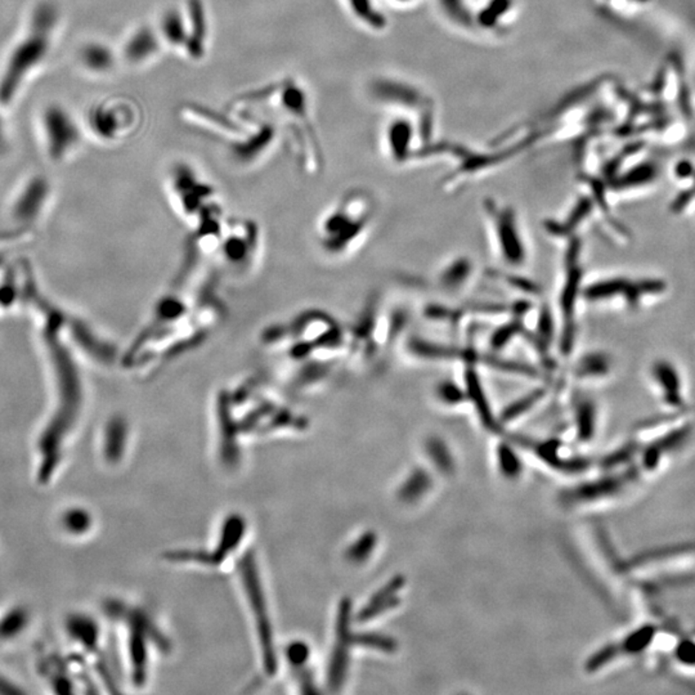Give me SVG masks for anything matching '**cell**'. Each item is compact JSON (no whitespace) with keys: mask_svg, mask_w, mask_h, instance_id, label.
Masks as SVG:
<instances>
[{"mask_svg":"<svg viewBox=\"0 0 695 695\" xmlns=\"http://www.w3.org/2000/svg\"><path fill=\"white\" fill-rule=\"evenodd\" d=\"M261 344L275 358L277 374L293 392L329 383L336 369L347 363V327L321 309L303 310L270 324L262 332Z\"/></svg>","mask_w":695,"mask_h":695,"instance_id":"cell-1","label":"cell"},{"mask_svg":"<svg viewBox=\"0 0 695 695\" xmlns=\"http://www.w3.org/2000/svg\"><path fill=\"white\" fill-rule=\"evenodd\" d=\"M227 318V307L218 293L210 295L184 321L155 330H144L133 350L138 369L155 371L162 364L204 346Z\"/></svg>","mask_w":695,"mask_h":695,"instance_id":"cell-2","label":"cell"},{"mask_svg":"<svg viewBox=\"0 0 695 695\" xmlns=\"http://www.w3.org/2000/svg\"><path fill=\"white\" fill-rule=\"evenodd\" d=\"M623 572L632 577V585L640 592L649 612H654V599L668 589L695 582V543L660 545L634 555L623 563Z\"/></svg>","mask_w":695,"mask_h":695,"instance_id":"cell-3","label":"cell"},{"mask_svg":"<svg viewBox=\"0 0 695 695\" xmlns=\"http://www.w3.org/2000/svg\"><path fill=\"white\" fill-rule=\"evenodd\" d=\"M374 221L375 207L370 196L352 191L322 213L316 224V242L322 254L343 261L363 246Z\"/></svg>","mask_w":695,"mask_h":695,"instance_id":"cell-4","label":"cell"},{"mask_svg":"<svg viewBox=\"0 0 695 695\" xmlns=\"http://www.w3.org/2000/svg\"><path fill=\"white\" fill-rule=\"evenodd\" d=\"M669 294L671 282L665 276L655 273H615L585 282L582 301L591 306L611 308L635 315L660 306L668 301Z\"/></svg>","mask_w":695,"mask_h":695,"instance_id":"cell-5","label":"cell"},{"mask_svg":"<svg viewBox=\"0 0 695 695\" xmlns=\"http://www.w3.org/2000/svg\"><path fill=\"white\" fill-rule=\"evenodd\" d=\"M57 22L59 11L56 5L50 2H42L36 5L28 33L11 53L0 76V104H11L28 73L45 59Z\"/></svg>","mask_w":695,"mask_h":695,"instance_id":"cell-6","label":"cell"},{"mask_svg":"<svg viewBox=\"0 0 695 695\" xmlns=\"http://www.w3.org/2000/svg\"><path fill=\"white\" fill-rule=\"evenodd\" d=\"M168 195L176 216L191 230L215 216L226 215L215 184L187 164L174 165L168 181Z\"/></svg>","mask_w":695,"mask_h":695,"instance_id":"cell-7","label":"cell"},{"mask_svg":"<svg viewBox=\"0 0 695 695\" xmlns=\"http://www.w3.org/2000/svg\"><path fill=\"white\" fill-rule=\"evenodd\" d=\"M564 242L562 284L558 294L557 347L562 357L569 358L574 355L577 341L578 312L580 303H583L585 269L582 264L583 244L580 236H574Z\"/></svg>","mask_w":695,"mask_h":695,"instance_id":"cell-8","label":"cell"},{"mask_svg":"<svg viewBox=\"0 0 695 695\" xmlns=\"http://www.w3.org/2000/svg\"><path fill=\"white\" fill-rule=\"evenodd\" d=\"M262 253L261 226L250 218H228L213 261L228 275L246 277L258 268Z\"/></svg>","mask_w":695,"mask_h":695,"instance_id":"cell-9","label":"cell"},{"mask_svg":"<svg viewBox=\"0 0 695 695\" xmlns=\"http://www.w3.org/2000/svg\"><path fill=\"white\" fill-rule=\"evenodd\" d=\"M645 380L662 414L691 412V379L679 361L669 355L653 358L646 366Z\"/></svg>","mask_w":695,"mask_h":695,"instance_id":"cell-10","label":"cell"},{"mask_svg":"<svg viewBox=\"0 0 695 695\" xmlns=\"http://www.w3.org/2000/svg\"><path fill=\"white\" fill-rule=\"evenodd\" d=\"M483 209L500 261L511 270L526 267L528 245L517 210L510 205L497 204L495 200L484 201Z\"/></svg>","mask_w":695,"mask_h":695,"instance_id":"cell-11","label":"cell"},{"mask_svg":"<svg viewBox=\"0 0 695 695\" xmlns=\"http://www.w3.org/2000/svg\"><path fill=\"white\" fill-rule=\"evenodd\" d=\"M240 574L242 583L246 590L250 600L253 614L255 617L258 628L259 640H261L262 655H263L264 668L268 675H275L277 671V660H276L275 645H273V631L268 615L266 597L262 589L259 574L256 571V563L253 552L245 555L240 562Z\"/></svg>","mask_w":695,"mask_h":695,"instance_id":"cell-12","label":"cell"},{"mask_svg":"<svg viewBox=\"0 0 695 695\" xmlns=\"http://www.w3.org/2000/svg\"><path fill=\"white\" fill-rule=\"evenodd\" d=\"M245 528H246V524L241 515H230L224 521L221 540H219L218 548L215 551L170 552L167 558L170 560H176V562H195L205 564V566H219L233 550L240 545L245 535Z\"/></svg>","mask_w":695,"mask_h":695,"instance_id":"cell-13","label":"cell"},{"mask_svg":"<svg viewBox=\"0 0 695 695\" xmlns=\"http://www.w3.org/2000/svg\"><path fill=\"white\" fill-rule=\"evenodd\" d=\"M43 125H44L48 148L53 158L59 159L66 155L81 139L78 125L73 121L70 113L56 105L47 107L43 113Z\"/></svg>","mask_w":695,"mask_h":695,"instance_id":"cell-14","label":"cell"},{"mask_svg":"<svg viewBox=\"0 0 695 695\" xmlns=\"http://www.w3.org/2000/svg\"><path fill=\"white\" fill-rule=\"evenodd\" d=\"M215 415L218 418L219 433H221V456L226 465L233 466L240 458L238 449V418L235 416V406L230 400V389H219L215 395Z\"/></svg>","mask_w":695,"mask_h":695,"instance_id":"cell-15","label":"cell"},{"mask_svg":"<svg viewBox=\"0 0 695 695\" xmlns=\"http://www.w3.org/2000/svg\"><path fill=\"white\" fill-rule=\"evenodd\" d=\"M350 613L352 605L349 600H343L339 608L338 623H336V644L327 671V683L330 688H340L347 677L348 660H349L352 644V629H350Z\"/></svg>","mask_w":695,"mask_h":695,"instance_id":"cell-16","label":"cell"},{"mask_svg":"<svg viewBox=\"0 0 695 695\" xmlns=\"http://www.w3.org/2000/svg\"><path fill=\"white\" fill-rule=\"evenodd\" d=\"M617 371V361L605 349H590L581 353L571 369V376L580 384H603Z\"/></svg>","mask_w":695,"mask_h":695,"instance_id":"cell-17","label":"cell"},{"mask_svg":"<svg viewBox=\"0 0 695 695\" xmlns=\"http://www.w3.org/2000/svg\"><path fill=\"white\" fill-rule=\"evenodd\" d=\"M477 273L474 261L468 255H457L449 259L438 270L435 285L444 295L460 296L469 289Z\"/></svg>","mask_w":695,"mask_h":695,"instance_id":"cell-18","label":"cell"},{"mask_svg":"<svg viewBox=\"0 0 695 695\" xmlns=\"http://www.w3.org/2000/svg\"><path fill=\"white\" fill-rule=\"evenodd\" d=\"M672 178L676 193L668 202V213L677 218L695 219V164L683 160L675 165Z\"/></svg>","mask_w":695,"mask_h":695,"instance_id":"cell-19","label":"cell"},{"mask_svg":"<svg viewBox=\"0 0 695 695\" xmlns=\"http://www.w3.org/2000/svg\"><path fill=\"white\" fill-rule=\"evenodd\" d=\"M463 386L469 404H472V409L477 412L484 428L497 432L500 428V420L492 411L491 402H489L488 394H487L483 380H481L480 370L477 367L464 366Z\"/></svg>","mask_w":695,"mask_h":695,"instance_id":"cell-20","label":"cell"},{"mask_svg":"<svg viewBox=\"0 0 695 695\" xmlns=\"http://www.w3.org/2000/svg\"><path fill=\"white\" fill-rule=\"evenodd\" d=\"M595 213V205L590 196L578 199L577 202L569 210L568 215L563 219H549L543 222V228L550 238L555 240L566 241L577 236L581 228L585 226Z\"/></svg>","mask_w":695,"mask_h":695,"instance_id":"cell-21","label":"cell"},{"mask_svg":"<svg viewBox=\"0 0 695 695\" xmlns=\"http://www.w3.org/2000/svg\"><path fill=\"white\" fill-rule=\"evenodd\" d=\"M574 409L578 440L591 441L599 426L600 412L597 401L588 395H578Z\"/></svg>","mask_w":695,"mask_h":695,"instance_id":"cell-22","label":"cell"},{"mask_svg":"<svg viewBox=\"0 0 695 695\" xmlns=\"http://www.w3.org/2000/svg\"><path fill=\"white\" fill-rule=\"evenodd\" d=\"M190 28H188V38L186 50L192 59H201L205 52V39L207 35V22L205 16L204 5L201 0H191L190 5Z\"/></svg>","mask_w":695,"mask_h":695,"instance_id":"cell-23","label":"cell"},{"mask_svg":"<svg viewBox=\"0 0 695 695\" xmlns=\"http://www.w3.org/2000/svg\"><path fill=\"white\" fill-rule=\"evenodd\" d=\"M159 50L155 34L147 27L139 28L130 36L124 47V56L130 64H141L151 59Z\"/></svg>","mask_w":695,"mask_h":695,"instance_id":"cell-24","label":"cell"},{"mask_svg":"<svg viewBox=\"0 0 695 695\" xmlns=\"http://www.w3.org/2000/svg\"><path fill=\"white\" fill-rule=\"evenodd\" d=\"M546 395H548L546 386L535 387V388L529 390L528 393L521 395L518 400L512 401L508 407H505L504 411L501 412L498 420H500V423L505 424L518 420L521 416L529 414L535 406H538L541 402L545 400Z\"/></svg>","mask_w":695,"mask_h":695,"instance_id":"cell-25","label":"cell"},{"mask_svg":"<svg viewBox=\"0 0 695 695\" xmlns=\"http://www.w3.org/2000/svg\"><path fill=\"white\" fill-rule=\"evenodd\" d=\"M527 330L528 329H527L526 324L519 318L510 317L509 320L497 324L495 332L489 336V350L501 355L517 339L523 338Z\"/></svg>","mask_w":695,"mask_h":695,"instance_id":"cell-26","label":"cell"},{"mask_svg":"<svg viewBox=\"0 0 695 695\" xmlns=\"http://www.w3.org/2000/svg\"><path fill=\"white\" fill-rule=\"evenodd\" d=\"M402 586H403V580H401V578L390 581L388 585L384 586V589L379 591L378 594H375L369 604L362 609V612L358 614V620L362 621V622L372 620V618L378 617L383 612L393 608L398 603L397 597H394L395 591H398Z\"/></svg>","mask_w":695,"mask_h":695,"instance_id":"cell-27","label":"cell"},{"mask_svg":"<svg viewBox=\"0 0 695 695\" xmlns=\"http://www.w3.org/2000/svg\"><path fill=\"white\" fill-rule=\"evenodd\" d=\"M90 124L92 130L101 138L113 139L121 132L122 121L121 113L116 108L99 106L94 108L90 116Z\"/></svg>","mask_w":695,"mask_h":695,"instance_id":"cell-28","label":"cell"},{"mask_svg":"<svg viewBox=\"0 0 695 695\" xmlns=\"http://www.w3.org/2000/svg\"><path fill=\"white\" fill-rule=\"evenodd\" d=\"M81 61L88 70L93 73H107L115 64V57L107 45L90 43L85 45L81 52Z\"/></svg>","mask_w":695,"mask_h":695,"instance_id":"cell-29","label":"cell"},{"mask_svg":"<svg viewBox=\"0 0 695 695\" xmlns=\"http://www.w3.org/2000/svg\"><path fill=\"white\" fill-rule=\"evenodd\" d=\"M488 275L489 277L494 278L497 282H504L503 285H505L508 289L519 293V294L524 295V298L534 301V299L541 298V295H543V289H541L540 285L528 280L527 277H523V276L510 272H498V270H491Z\"/></svg>","mask_w":695,"mask_h":695,"instance_id":"cell-30","label":"cell"},{"mask_svg":"<svg viewBox=\"0 0 695 695\" xmlns=\"http://www.w3.org/2000/svg\"><path fill=\"white\" fill-rule=\"evenodd\" d=\"M187 21L182 17L181 12L172 10L168 11L161 20V31L164 38L174 47H186L188 38Z\"/></svg>","mask_w":695,"mask_h":695,"instance_id":"cell-31","label":"cell"},{"mask_svg":"<svg viewBox=\"0 0 695 695\" xmlns=\"http://www.w3.org/2000/svg\"><path fill=\"white\" fill-rule=\"evenodd\" d=\"M434 395L441 404L446 407H460L464 404H469L468 397H466L465 389L463 384L456 383L454 380H441L435 386Z\"/></svg>","mask_w":695,"mask_h":695,"instance_id":"cell-32","label":"cell"},{"mask_svg":"<svg viewBox=\"0 0 695 695\" xmlns=\"http://www.w3.org/2000/svg\"><path fill=\"white\" fill-rule=\"evenodd\" d=\"M376 545V535L366 534L358 538L357 543H353L347 551L348 560L352 563L364 562L371 554Z\"/></svg>","mask_w":695,"mask_h":695,"instance_id":"cell-33","label":"cell"},{"mask_svg":"<svg viewBox=\"0 0 695 695\" xmlns=\"http://www.w3.org/2000/svg\"><path fill=\"white\" fill-rule=\"evenodd\" d=\"M429 487V478L426 472H416L404 484L401 491V497L406 501H412L420 497Z\"/></svg>","mask_w":695,"mask_h":695,"instance_id":"cell-34","label":"cell"},{"mask_svg":"<svg viewBox=\"0 0 695 695\" xmlns=\"http://www.w3.org/2000/svg\"><path fill=\"white\" fill-rule=\"evenodd\" d=\"M353 645L367 646V648L379 649V651L393 652L395 644L390 637L381 636L376 634H352Z\"/></svg>","mask_w":695,"mask_h":695,"instance_id":"cell-35","label":"cell"},{"mask_svg":"<svg viewBox=\"0 0 695 695\" xmlns=\"http://www.w3.org/2000/svg\"><path fill=\"white\" fill-rule=\"evenodd\" d=\"M498 460H500L501 470L509 477H514L520 472V464L517 455L506 444H503L498 449Z\"/></svg>","mask_w":695,"mask_h":695,"instance_id":"cell-36","label":"cell"},{"mask_svg":"<svg viewBox=\"0 0 695 695\" xmlns=\"http://www.w3.org/2000/svg\"><path fill=\"white\" fill-rule=\"evenodd\" d=\"M286 655L287 660H289L293 668H303V666H306L308 658H309V646L303 642L292 643L287 646Z\"/></svg>","mask_w":695,"mask_h":695,"instance_id":"cell-37","label":"cell"},{"mask_svg":"<svg viewBox=\"0 0 695 695\" xmlns=\"http://www.w3.org/2000/svg\"><path fill=\"white\" fill-rule=\"evenodd\" d=\"M428 451L441 468H449L451 457H449V451H447V447L444 446L443 441L437 440V438H433V440L429 441Z\"/></svg>","mask_w":695,"mask_h":695,"instance_id":"cell-38","label":"cell"},{"mask_svg":"<svg viewBox=\"0 0 695 695\" xmlns=\"http://www.w3.org/2000/svg\"><path fill=\"white\" fill-rule=\"evenodd\" d=\"M4 148H5L4 127H3L2 118H0V151L4 150Z\"/></svg>","mask_w":695,"mask_h":695,"instance_id":"cell-39","label":"cell"},{"mask_svg":"<svg viewBox=\"0 0 695 695\" xmlns=\"http://www.w3.org/2000/svg\"><path fill=\"white\" fill-rule=\"evenodd\" d=\"M689 631H691V634H693V636L695 637V626H694V628H693V629H689Z\"/></svg>","mask_w":695,"mask_h":695,"instance_id":"cell-40","label":"cell"},{"mask_svg":"<svg viewBox=\"0 0 695 695\" xmlns=\"http://www.w3.org/2000/svg\"><path fill=\"white\" fill-rule=\"evenodd\" d=\"M694 347H695V340H694Z\"/></svg>","mask_w":695,"mask_h":695,"instance_id":"cell-41","label":"cell"}]
</instances>
